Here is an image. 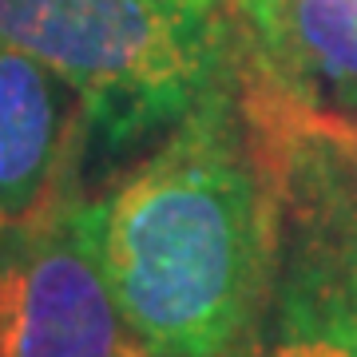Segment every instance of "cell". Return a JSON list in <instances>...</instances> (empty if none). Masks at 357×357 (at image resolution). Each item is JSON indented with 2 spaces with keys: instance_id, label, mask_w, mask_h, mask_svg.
Listing matches in <instances>:
<instances>
[{
  "instance_id": "3",
  "label": "cell",
  "mask_w": 357,
  "mask_h": 357,
  "mask_svg": "<svg viewBox=\"0 0 357 357\" xmlns=\"http://www.w3.org/2000/svg\"><path fill=\"white\" fill-rule=\"evenodd\" d=\"M262 96L278 139L282 218L258 357H357V143L270 88Z\"/></svg>"
},
{
  "instance_id": "1",
  "label": "cell",
  "mask_w": 357,
  "mask_h": 357,
  "mask_svg": "<svg viewBox=\"0 0 357 357\" xmlns=\"http://www.w3.org/2000/svg\"><path fill=\"white\" fill-rule=\"evenodd\" d=\"M278 139L250 72L96 203L112 298L143 357H258L278 270Z\"/></svg>"
},
{
  "instance_id": "6",
  "label": "cell",
  "mask_w": 357,
  "mask_h": 357,
  "mask_svg": "<svg viewBox=\"0 0 357 357\" xmlns=\"http://www.w3.org/2000/svg\"><path fill=\"white\" fill-rule=\"evenodd\" d=\"M250 76L310 115L357 119V0H234Z\"/></svg>"
},
{
  "instance_id": "7",
  "label": "cell",
  "mask_w": 357,
  "mask_h": 357,
  "mask_svg": "<svg viewBox=\"0 0 357 357\" xmlns=\"http://www.w3.org/2000/svg\"><path fill=\"white\" fill-rule=\"evenodd\" d=\"M318 119H326V115H318ZM326 123H333V128L345 135V139H354V143H357V119H326Z\"/></svg>"
},
{
  "instance_id": "4",
  "label": "cell",
  "mask_w": 357,
  "mask_h": 357,
  "mask_svg": "<svg viewBox=\"0 0 357 357\" xmlns=\"http://www.w3.org/2000/svg\"><path fill=\"white\" fill-rule=\"evenodd\" d=\"M0 357H143L103 274L96 203L64 195L0 234Z\"/></svg>"
},
{
  "instance_id": "2",
  "label": "cell",
  "mask_w": 357,
  "mask_h": 357,
  "mask_svg": "<svg viewBox=\"0 0 357 357\" xmlns=\"http://www.w3.org/2000/svg\"><path fill=\"white\" fill-rule=\"evenodd\" d=\"M0 44L48 64L115 147L171 131L250 72L234 0H0Z\"/></svg>"
},
{
  "instance_id": "5",
  "label": "cell",
  "mask_w": 357,
  "mask_h": 357,
  "mask_svg": "<svg viewBox=\"0 0 357 357\" xmlns=\"http://www.w3.org/2000/svg\"><path fill=\"white\" fill-rule=\"evenodd\" d=\"M84 103L36 56L0 44V234L32 227L68 195Z\"/></svg>"
}]
</instances>
